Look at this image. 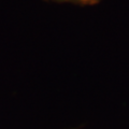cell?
Segmentation results:
<instances>
[{
	"label": "cell",
	"mask_w": 129,
	"mask_h": 129,
	"mask_svg": "<svg viewBox=\"0 0 129 129\" xmlns=\"http://www.w3.org/2000/svg\"><path fill=\"white\" fill-rule=\"evenodd\" d=\"M56 1L72 2V3H79V5H92V3L98 1V0H56Z\"/></svg>",
	"instance_id": "cell-1"
}]
</instances>
